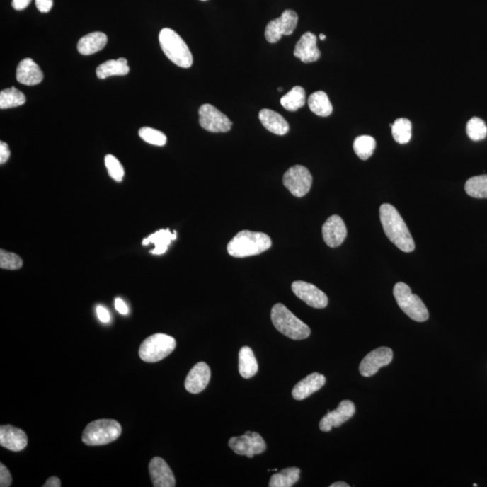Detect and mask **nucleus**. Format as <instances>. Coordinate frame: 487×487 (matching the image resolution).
Segmentation results:
<instances>
[{"label":"nucleus","mask_w":487,"mask_h":487,"mask_svg":"<svg viewBox=\"0 0 487 487\" xmlns=\"http://www.w3.org/2000/svg\"><path fill=\"white\" fill-rule=\"evenodd\" d=\"M176 341L169 335L157 333L146 338L139 348L141 360L147 363L163 360L176 350Z\"/></svg>","instance_id":"obj_7"},{"label":"nucleus","mask_w":487,"mask_h":487,"mask_svg":"<svg viewBox=\"0 0 487 487\" xmlns=\"http://www.w3.org/2000/svg\"><path fill=\"white\" fill-rule=\"evenodd\" d=\"M355 413V404L351 401H342L337 409L330 411L322 418L320 423L321 432H331L332 428H338L351 419Z\"/></svg>","instance_id":"obj_14"},{"label":"nucleus","mask_w":487,"mask_h":487,"mask_svg":"<svg viewBox=\"0 0 487 487\" xmlns=\"http://www.w3.org/2000/svg\"><path fill=\"white\" fill-rule=\"evenodd\" d=\"M105 166L107 167L108 173L112 179L116 182H122L123 180L125 171L120 161L112 154H108L105 157Z\"/></svg>","instance_id":"obj_36"},{"label":"nucleus","mask_w":487,"mask_h":487,"mask_svg":"<svg viewBox=\"0 0 487 487\" xmlns=\"http://www.w3.org/2000/svg\"><path fill=\"white\" fill-rule=\"evenodd\" d=\"M23 261L14 253L0 250V268L5 270H18L22 268Z\"/></svg>","instance_id":"obj_37"},{"label":"nucleus","mask_w":487,"mask_h":487,"mask_svg":"<svg viewBox=\"0 0 487 487\" xmlns=\"http://www.w3.org/2000/svg\"><path fill=\"white\" fill-rule=\"evenodd\" d=\"M326 378L323 374L312 373L299 381L292 389V396L295 400H304L324 386Z\"/></svg>","instance_id":"obj_21"},{"label":"nucleus","mask_w":487,"mask_h":487,"mask_svg":"<svg viewBox=\"0 0 487 487\" xmlns=\"http://www.w3.org/2000/svg\"><path fill=\"white\" fill-rule=\"evenodd\" d=\"M139 137L144 142L154 144V146L164 147L167 142L166 134L159 130H154L152 127H144L140 128Z\"/></svg>","instance_id":"obj_35"},{"label":"nucleus","mask_w":487,"mask_h":487,"mask_svg":"<svg viewBox=\"0 0 487 487\" xmlns=\"http://www.w3.org/2000/svg\"><path fill=\"white\" fill-rule=\"evenodd\" d=\"M31 1L32 0H13L12 6L16 11H21L28 8Z\"/></svg>","instance_id":"obj_43"},{"label":"nucleus","mask_w":487,"mask_h":487,"mask_svg":"<svg viewBox=\"0 0 487 487\" xmlns=\"http://www.w3.org/2000/svg\"><path fill=\"white\" fill-rule=\"evenodd\" d=\"M108 42L107 35L102 32H93L80 39L78 52L81 55H91L102 50Z\"/></svg>","instance_id":"obj_23"},{"label":"nucleus","mask_w":487,"mask_h":487,"mask_svg":"<svg viewBox=\"0 0 487 487\" xmlns=\"http://www.w3.org/2000/svg\"><path fill=\"white\" fill-rule=\"evenodd\" d=\"M200 125L204 130L212 133L229 132L232 127V122L210 104H204L199 110Z\"/></svg>","instance_id":"obj_10"},{"label":"nucleus","mask_w":487,"mask_h":487,"mask_svg":"<svg viewBox=\"0 0 487 487\" xmlns=\"http://www.w3.org/2000/svg\"><path fill=\"white\" fill-rule=\"evenodd\" d=\"M130 68L128 67L127 60L125 58H120L118 60H108L101 64L97 68L96 74L98 79H106L110 76H124L128 74Z\"/></svg>","instance_id":"obj_26"},{"label":"nucleus","mask_w":487,"mask_h":487,"mask_svg":"<svg viewBox=\"0 0 487 487\" xmlns=\"http://www.w3.org/2000/svg\"><path fill=\"white\" fill-rule=\"evenodd\" d=\"M298 15L294 11L287 9L280 18L270 21L266 25L265 35L266 40L271 44L281 40L282 35H290L295 30L298 24Z\"/></svg>","instance_id":"obj_9"},{"label":"nucleus","mask_w":487,"mask_h":487,"mask_svg":"<svg viewBox=\"0 0 487 487\" xmlns=\"http://www.w3.org/2000/svg\"><path fill=\"white\" fill-rule=\"evenodd\" d=\"M54 5L52 0H35V6L38 11L42 13H48L51 11Z\"/></svg>","instance_id":"obj_39"},{"label":"nucleus","mask_w":487,"mask_h":487,"mask_svg":"<svg viewBox=\"0 0 487 487\" xmlns=\"http://www.w3.org/2000/svg\"><path fill=\"white\" fill-rule=\"evenodd\" d=\"M294 56L305 62H317L321 58V52L317 47V38L311 32H306L296 44Z\"/></svg>","instance_id":"obj_18"},{"label":"nucleus","mask_w":487,"mask_h":487,"mask_svg":"<svg viewBox=\"0 0 487 487\" xmlns=\"http://www.w3.org/2000/svg\"><path fill=\"white\" fill-rule=\"evenodd\" d=\"M271 246L272 240L266 234L243 230L234 236L227 249L234 258H248L262 254Z\"/></svg>","instance_id":"obj_2"},{"label":"nucleus","mask_w":487,"mask_h":487,"mask_svg":"<svg viewBox=\"0 0 487 487\" xmlns=\"http://www.w3.org/2000/svg\"><path fill=\"white\" fill-rule=\"evenodd\" d=\"M271 320L276 330L291 340H302L310 337L311 328L296 317L284 304H277L271 311Z\"/></svg>","instance_id":"obj_3"},{"label":"nucleus","mask_w":487,"mask_h":487,"mask_svg":"<svg viewBox=\"0 0 487 487\" xmlns=\"http://www.w3.org/2000/svg\"><path fill=\"white\" fill-rule=\"evenodd\" d=\"M348 231L343 219L340 216L333 215L327 219L322 227V236L330 248L340 246L347 238Z\"/></svg>","instance_id":"obj_15"},{"label":"nucleus","mask_w":487,"mask_h":487,"mask_svg":"<svg viewBox=\"0 0 487 487\" xmlns=\"http://www.w3.org/2000/svg\"><path fill=\"white\" fill-rule=\"evenodd\" d=\"M9 157H11V150H9L8 144L1 141L0 142V164H5Z\"/></svg>","instance_id":"obj_41"},{"label":"nucleus","mask_w":487,"mask_h":487,"mask_svg":"<svg viewBox=\"0 0 487 487\" xmlns=\"http://www.w3.org/2000/svg\"><path fill=\"white\" fill-rule=\"evenodd\" d=\"M376 147V140L370 136L358 137L355 138L353 144L355 153L361 160L369 159Z\"/></svg>","instance_id":"obj_33"},{"label":"nucleus","mask_w":487,"mask_h":487,"mask_svg":"<svg viewBox=\"0 0 487 487\" xmlns=\"http://www.w3.org/2000/svg\"><path fill=\"white\" fill-rule=\"evenodd\" d=\"M306 102V93L304 88L301 86H295L281 98L282 106L288 111H297L299 108L304 106Z\"/></svg>","instance_id":"obj_29"},{"label":"nucleus","mask_w":487,"mask_h":487,"mask_svg":"<svg viewBox=\"0 0 487 487\" xmlns=\"http://www.w3.org/2000/svg\"><path fill=\"white\" fill-rule=\"evenodd\" d=\"M466 134L473 141H481L487 136V127L485 121L479 118H472L466 125Z\"/></svg>","instance_id":"obj_34"},{"label":"nucleus","mask_w":487,"mask_h":487,"mask_svg":"<svg viewBox=\"0 0 487 487\" xmlns=\"http://www.w3.org/2000/svg\"><path fill=\"white\" fill-rule=\"evenodd\" d=\"M26 102L25 94L15 87L6 88L0 92V108H16L22 106Z\"/></svg>","instance_id":"obj_30"},{"label":"nucleus","mask_w":487,"mask_h":487,"mask_svg":"<svg viewBox=\"0 0 487 487\" xmlns=\"http://www.w3.org/2000/svg\"><path fill=\"white\" fill-rule=\"evenodd\" d=\"M200 1H208V0H200Z\"/></svg>","instance_id":"obj_48"},{"label":"nucleus","mask_w":487,"mask_h":487,"mask_svg":"<svg viewBox=\"0 0 487 487\" xmlns=\"http://www.w3.org/2000/svg\"><path fill=\"white\" fill-rule=\"evenodd\" d=\"M12 485V476L8 467L0 464V486L9 487Z\"/></svg>","instance_id":"obj_38"},{"label":"nucleus","mask_w":487,"mask_h":487,"mask_svg":"<svg viewBox=\"0 0 487 487\" xmlns=\"http://www.w3.org/2000/svg\"><path fill=\"white\" fill-rule=\"evenodd\" d=\"M259 120L263 126L273 134L285 136L289 132L288 122L277 112L265 108L259 112Z\"/></svg>","instance_id":"obj_22"},{"label":"nucleus","mask_w":487,"mask_h":487,"mask_svg":"<svg viewBox=\"0 0 487 487\" xmlns=\"http://www.w3.org/2000/svg\"><path fill=\"white\" fill-rule=\"evenodd\" d=\"M320 38H321V40L323 41V40H325V39H326V35H323V34H321V35H320Z\"/></svg>","instance_id":"obj_46"},{"label":"nucleus","mask_w":487,"mask_h":487,"mask_svg":"<svg viewBox=\"0 0 487 487\" xmlns=\"http://www.w3.org/2000/svg\"><path fill=\"white\" fill-rule=\"evenodd\" d=\"M44 487H61L62 486V483L61 480L58 479V477L56 476H52L50 479L46 481L44 486Z\"/></svg>","instance_id":"obj_44"},{"label":"nucleus","mask_w":487,"mask_h":487,"mask_svg":"<svg viewBox=\"0 0 487 487\" xmlns=\"http://www.w3.org/2000/svg\"><path fill=\"white\" fill-rule=\"evenodd\" d=\"M210 369L208 365L204 362L196 364L189 372L186 377V390L190 394H199L210 383Z\"/></svg>","instance_id":"obj_19"},{"label":"nucleus","mask_w":487,"mask_h":487,"mask_svg":"<svg viewBox=\"0 0 487 487\" xmlns=\"http://www.w3.org/2000/svg\"><path fill=\"white\" fill-rule=\"evenodd\" d=\"M239 370L240 376L246 379L256 376L258 372V360L249 347H243L239 351Z\"/></svg>","instance_id":"obj_24"},{"label":"nucleus","mask_w":487,"mask_h":487,"mask_svg":"<svg viewBox=\"0 0 487 487\" xmlns=\"http://www.w3.org/2000/svg\"><path fill=\"white\" fill-rule=\"evenodd\" d=\"M380 219L384 233L394 245L401 251L413 252L416 243L403 218L391 204L384 203L380 207Z\"/></svg>","instance_id":"obj_1"},{"label":"nucleus","mask_w":487,"mask_h":487,"mask_svg":"<svg viewBox=\"0 0 487 487\" xmlns=\"http://www.w3.org/2000/svg\"><path fill=\"white\" fill-rule=\"evenodd\" d=\"M229 446L240 456L253 457L265 452L266 444L258 432H246L243 436L233 437L229 440Z\"/></svg>","instance_id":"obj_11"},{"label":"nucleus","mask_w":487,"mask_h":487,"mask_svg":"<svg viewBox=\"0 0 487 487\" xmlns=\"http://www.w3.org/2000/svg\"><path fill=\"white\" fill-rule=\"evenodd\" d=\"M97 315L98 320H100L101 322H103V323H110L111 321L110 312H108L107 309L104 308L103 306H98Z\"/></svg>","instance_id":"obj_40"},{"label":"nucleus","mask_w":487,"mask_h":487,"mask_svg":"<svg viewBox=\"0 0 487 487\" xmlns=\"http://www.w3.org/2000/svg\"><path fill=\"white\" fill-rule=\"evenodd\" d=\"M391 134L397 143L406 144L411 139V123L407 118H398L391 125Z\"/></svg>","instance_id":"obj_32"},{"label":"nucleus","mask_w":487,"mask_h":487,"mask_svg":"<svg viewBox=\"0 0 487 487\" xmlns=\"http://www.w3.org/2000/svg\"><path fill=\"white\" fill-rule=\"evenodd\" d=\"M159 42L164 55L177 67L190 68L193 57L183 39L171 28H164L159 34Z\"/></svg>","instance_id":"obj_4"},{"label":"nucleus","mask_w":487,"mask_h":487,"mask_svg":"<svg viewBox=\"0 0 487 487\" xmlns=\"http://www.w3.org/2000/svg\"><path fill=\"white\" fill-rule=\"evenodd\" d=\"M292 292L305 304L315 309L327 307L328 299L321 290L304 281H296L292 285Z\"/></svg>","instance_id":"obj_13"},{"label":"nucleus","mask_w":487,"mask_h":487,"mask_svg":"<svg viewBox=\"0 0 487 487\" xmlns=\"http://www.w3.org/2000/svg\"><path fill=\"white\" fill-rule=\"evenodd\" d=\"M394 296L401 311L411 320L424 322L429 319V311L419 296L413 294L411 290L404 282L394 285Z\"/></svg>","instance_id":"obj_6"},{"label":"nucleus","mask_w":487,"mask_h":487,"mask_svg":"<svg viewBox=\"0 0 487 487\" xmlns=\"http://www.w3.org/2000/svg\"><path fill=\"white\" fill-rule=\"evenodd\" d=\"M309 107L315 115L320 117H328L333 111V107L324 91H316L308 100Z\"/></svg>","instance_id":"obj_27"},{"label":"nucleus","mask_w":487,"mask_h":487,"mask_svg":"<svg viewBox=\"0 0 487 487\" xmlns=\"http://www.w3.org/2000/svg\"><path fill=\"white\" fill-rule=\"evenodd\" d=\"M115 307H116V310L120 312V314H128V307L127 305L125 304L123 299L120 298H117L115 299Z\"/></svg>","instance_id":"obj_42"},{"label":"nucleus","mask_w":487,"mask_h":487,"mask_svg":"<svg viewBox=\"0 0 487 487\" xmlns=\"http://www.w3.org/2000/svg\"><path fill=\"white\" fill-rule=\"evenodd\" d=\"M28 439L24 430L12 425L0 427V445L11 452H22L28 446Z\"/></svg>","instance_id":"obj_16"},{"label":"nucleus","mask_w":487,"mask_h":487,"mask_svg":"<svg viewBox=\"0 0 487 487\" xmlns=\"http://www.w3.org/2000/svg\"><path fill=\"white\" fill-rule=\"evenodd\" d=\"M176 231L172 233L169 229H160L158 230L157 232L154 233L153 235L144 239L143 240V245L147 246L148 244H154V245L156 246V248L153 249L151 253L154 255H162L166 252L171 242H172L173 240H176Z\"/></svg>","instance_id":"obj_25"},{"label":"nucleus","mask_w":487,"mask_h":487,"mask_svg":"<svg viewBox=\"0 0 487 487\" xmlns=\"http://www.w3.org/2000/svg\"><path fill=\"white\" fill-rule=\"evenodd\" d=\"M466 193L476 199H487V176H474L466 181Z\"/></svg>","instance_id":"obj_31"},{"label":"nucleus","mask_w":487,"mask_h":487,"mask_svg":"<svg viewBox=\"0 0 487 487\" xmlns=\"http://www.w3.org/2000/svg\"><path fill=\"white\" fill-rule=\"evenodd\" d=\"M278 91H282V88H278Z\"/></svg>","instance_id":"obj_47"},{"label":"nucleus","mask_w":487,"mask_h":487,"mask_svg":"<svg viewBox=\"0 0 487 487\" xmlns=\"http://www.w3.org/2000/svg\"><path fill=\"white\" fill-rule=\"evenodd\" d=\"M393 350L389 348L381 347L365 355L360 365L362 376L370 377L374 376L380 368L386 367L393 360Z\"/></svg>","instance_id":"obj_12"},{"label":"nucleus","mask_w":487,"mask_h":487,"mask_svg":"<svg viewBox=\"0 0 487 487\" xmlns=\"http://www.w3.org/2000/svg\"><path fill=\"white\" fill-rule=\"evenodd\" d=\"M301 475V470L298 467H288L281 472L273 475L270 479V487H291L297 483Z\"/></svg>","instance_id":"obj_28"},{"label":"nucleus","mask_w":487,"mask_h":487,"mask_svg":"<svg viewBox=\"0 0 487 487\" xmlns=\"http://www.w3.org/2000/svg\"><path fill=\"white\" fill-rule=\"evenodd\" d=\"M284 185L292 195L302 198L310 192L312 176L310 171L302 166H295L286 171L282 178Z\"/></svg>","instance_id":"obj_8"},{"label":"nucleus","mask_w":487,"mask_h":487,"mask_svg":"<svg viewBox=\"0 0 487 487\" xmlns=\"http://www.w3.org/2000/svg\"><path fill=\"white\" fill-rule=\"evenodd\" d=\"M122 428L115 420L92 421L82 433V442L88 446H103L115 442L121 435Z\"/></svg>","instance_id":"obj_5"},{"label":"nucleus","mask_w":487,"mask_h":487,"mask_svg":"<svg viewBox=\"0 0 487 487\" xmlns=\"http://www.w3.org/2000/svg\"><path fill=\"white\" fill-rule=\"evenodd\" d=\"M16 80L19 84L34 86L44 80L41 68L31 58H25L21 62L16 69Z\"/></svg>","instance_id":"obj_20"},{"label":"nucleus","mask_w":487,"mask_h":487,"mask_svg":"<svg viewBox=\"0 0 487 487\" xmlns=\"http://www.w3.org/2000/svg\"><path fill=\"white\" fill-rule=\"evenodd\" d=\"M331 487H350V485H348V483L345 482H336L332 483Z\"/></svg>","instance_id":"obj_45"},{"label":"nucleus","mask_w":487,"mask_h":487,"mask_svg":"<svg viewBox=\"0 0 487 487\" xmlns=\"http://www.w3.org/2000/svg\"><path fill=\"white\" fill-rule=\"evenodd\" d=\"M149 473L154 487H173L176 477L167 463L161 457H154L149 463Z\"/></svg>","instance_id":"obj_17"}]
</instances>
